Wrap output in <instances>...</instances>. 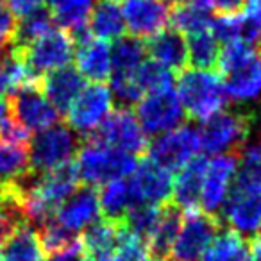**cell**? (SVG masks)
Wrapping results in <instances>:
<instances>
[{"label":"cell","instance_id":"obj_1","mask_svg":"<svg viewBox=\"0 0 261 261\" xmlns=\"http://www.w3.org/2000/svg\"><path fill=\"white\" fill-rule=\"evenodd\" d=\"M257 115L249 108L222 109L204 120L199 133L200 149L207 154L242 152L252 135Z\"/></svg>","mask_w":261,"mask_h":261},{"label":"cell","instance_id":"obj_2","mask_svg":"<svg viewBox=\"0 0 261 261\" xmlns=\"http://www.w3.org/2000/svg\"><path fill=\"white\" fill-rule=\"evenodd\" d=\"M77 175L86 186L100 188L113 179H125L138 167V158L123 150L113 149L93 136L83 138L77 150Z\"/></svg>","mask_w":261,"mask_h":261},{"label":"cell","instance_id":"obj_3","mask_svg":"<svg viewBox=\"0 0 261 261\" xmlns=\"http://www.w3.org/2000/svg\"><path fill=\"white\" fill-rule=\"evenodd\" d=\"M177 97L186 118L204 122L227 106V93L218 73L211 70L185 68L177 77Z\"/></svg>","mask_w":261,"mask_h":261},{"label":"cell","instance_id":"obj_4","mask_svg":"<svg viewBox=\"0 0 261 261\" xmlns=\"http://www.w3.org/2000/svg\"><path fill=\"white\" fill-rule=\"evenodd\" d=\"M83 138L66 123H56L29 140V165L34 174H47L73 160Z\"/></svg>","mask_w":261,"mask_h":261},{"label":"cell","instance_id":"obj_5","mask_svg":"<svg viewBox=\"0 0 261 261\" xmlns=\"http://www.w3.org/2000/svg\"><path fill=\"white\" fill-rule=\"evenodd\" d=\"M18 54L22 56L31 75L36 81H41V77H45L47 73L70 65L75 56V43L68 33L61 29H52L50 33L38 38Z\"/></svg>","mask_w":261,"mask_h":261},{"label":"cell","instance_id":"obj_6","mask_svg":"<svg viewBox=\"0 0 261 261\" xmlns=\"http://www.w3.org/2000/svg\"><path fill=\"white\" fill-rule=\"evenodd\" d=\"M135 116L147 136H160L174 130L186 118L174 88L143 95L135 106Z\"/></svg>","mask_w":261,"mask_h":261},{"label":"cell","instance_id":"obj_7","mask_svg":"<svg viewBox=\"0 0 261 261\" xmlns=\"http://www.w3.org/2000/svg\"><path fill=\"white\" fill-rule=\"evenodd\" d=\"M9 115L29 133H40L61 122L59 111L47 100L40 84H25L6 97Z\"/></svg>","mask_w":261,"mask_h":261},{"label":"cell","instance_id":"obj_8","mask_svg":"<svg viewBox=\"0 0 261 261\" xmlns=\"http://www.w3.org/2000/svg\"><path fill=\"white\" fill-rule=\"evenodd\" d=\"M224 224L218 217L207 215L204 211H188L182 217L177 240L172 247V259L174 261H200L215 240L222 231Z\"/></svg>","mask_w":261,"mask_h":261},{"label":"cell","instance_id":"obj_9","mask_svg":"<svg viewBox=\"0 0 261 261\" xmlns=\"http://www.w3.org/2000/svg\"><path fill=\"white\" fill-rule=\"evenodd\" d=\"M91 136L104 145L129 152L136 158L147 154L149 149V138L129 108L113 109Z\"/></svg>","mask_w":261,"mask_h":261},{"label":"cell","instance_id":"obj_10","mask_svg":"<svg viewBox=\"0 0 261 261\" xmlns=\"http://www.w3.org/2000/svg\"><path fill=\"white\" fill-rule=\"evenodd\" d=\"M200 152L199 133L192 125H179L149 143L147 158L168 172L181 170Z\"/></svg>","mask_w":261,"mask_h":261},{"label":"cell","instance_id":"obj_11","mask_svg":"<svg viewBox=\"0 0 261 261\" xmlns=\"http://www.w3.org/2000/svg\"><path fill=\"white\" fill-rule=\"evenodd\" d=\"M113 95L104 83H91L83 88L66 113L68 125L81 138H88L111 113Z\"/></svg>","mask_w":261,"mask_h":261},{"label":"cell","instance_id":"obj_12","mask_svg":"<svg viewBox=\"0 0 261 261\" xmlns=\"http://www.w3.org/2000/svg\"><path fill=\"white\" fill-rule=\"evenodd\" d=\"M127 182H129L133 202L165 206L172 199V188H174L172 172L165 170L149 158L138 161V167L130 174V179Z\"/></svg>","mask_w":261,"mask_h":261},{"label":"cell","instance_id":"obj_13","mask_svg":"<svg viewBox=\"0 0 261 261\" xmlns=\"http://www.w3.org/2000/svg\"><path fill=\"white\" fill-rule=\"evenodd\" d=\"M240 154L242 152L218 154L207 163L202 195H200V206H202L204 213L213 215V217L220 215L225 197L229 193V186H231L232 177L238 170Z\"/></svg>","mask_w":261,"mask_h":261},{"label":"cell","instance_id":"obj_14","mask_svg":"<svg viewBox=\"0 0 261 261\" xmlns=\"http://www.w3.org/2000/svg\"><path fill=\"white\" fill-rule=\"evenodd\" d=\"M122 13L125 29L140 40L156 36L170 18V8L163 0H123Z\"/></svg>","mask_w":261,"mask_h":261},{"label":"cell","instance_id":"obj_15","mask_svg":"<svg viewBox=\"0 0 261 261\" xmlns=\"http://www.w3.org/2000/svg\"><path fill=\"white\" fill-rule=\"evenodd\" d=\"M56 222L79 234L100 218L98 190L93 186H77V190L56 210Z\"/></svg>","mask_w":261,"mask_h":261},{"label":"cell","instance_id":"obj_16","mask_svg":"<svg viewBox=\"0 0 261 261\" xmlns=\"http://www.w3.org/2000/svg\"><path fill=\"white\" fill-rule=\"evenodd\" d=\"M40 88L47 100L59 111V115H66L77 95L83 91L84 77L75 66L68 65L41 77Z\"/></svg>","mask_w":261,"mask_h":261},{"label":"cell","instance_id":"obj_17","mask_svg":"<svg viewBox=\"0 0 261 261\" xmlns=\"http://www.w3.org/2000/svg\"><path fill=\"white\" fill-rule=\"evenodd\" d=\"M206 167H207L206 158L195 156L186 167H182L179 170L177 177L174 181V188H172L170 202L175 207H179L182 213L199 210Z\"/></svg>","mask_w":261,"mask_h":261},{"label":"cell","instance_id":"obj_18","mask_svg":"<svg viewBox=\"0 0 261 261\" xmlns=\"http://www.w3.org/2000/svg\"><path fill=\"white\" fill-rule=\"evenodd\" d=\"M222 77L227 98L243 106L257 100L261 97V52L257 50L242 66Z\"/></svg>","mask_w":261,"mask_h":261},{"label":"cell","instance_id":"obj_19","mask_svg":"<svg viewBox=\"0 0 261 261\" xmlns=\"http://www.w3.org/2000/svg\"><path fill=\"white\" fill-rule=\"evenodd\" d=\"M79 186V175H77L75 161L61 165L54 170L41 174L33 192L52 210H58Z\"/></svg>","mask_w":261,"mask_h":261},{"label":"cell","instance_id":"obj_20","mask_svg":"<svg viewBox=\"0 0 261 261\" xmlns=\"http://www.w3.org/2000/svg\"><path fill=\"white\" fill-rule=\"evenodd\" d=\"M77 70L91 83H104L111 75V47L108 41L88 36L75 43Z\"/></svg>","mask_w":261,"mask_h":261},{"label":"cell","instance_id":"obj_21","mask_svg":"<svg viewBox=\"0 0 261 261\" xmlns=\"http://www.w3.org/2000/svg\"><path fill=\"white\" fill-rule=\"evenodd\" d=\"M147 54L152 56V61L163 65L172 72H182L188 65V47L185 34L172 27H165L156 36L149 38Z\"/></svg>","mask_w":261,"mask_h":261},{"label":"cell","instance_id":"obj_22","mask_svg":"<svg viewBox=\"0 0 261 261\" xmlns=\"http://www.w3.org/2000/svg\"><path fill=\"white\" fill-rule=\"evenodd\" d=\"M88 31L102 41H116L122 38L125 22L120 0H97L88 20Z\"/></svg>","mask_w":261,"mask_h":261},{"label":"cell","instance_id":"obj_23","mask_svg":"<svg viewBox=\"0 0 261 261\" xmlns=\"http://www.w3.org/2000/svg\"><path fill=\"white\" fill-rule=\"evenodd\" d=\"M182 224V211L175 207L172 202L165 204L161 210V217L158 225L154 227L152 234L147 240V249H149L150 259H165L170 256L172 247L177 240L179 229Z\"/></svg>","mask_w":261,"mask_h":261},{"label":"cell","instance_id":"obj_24","mask_svg":"<svg viewBox=\"0 0 261 261\" xmlns=\"http://www.w3.org/2000/svg\"><path fill=\"white\" fill-rule=\"evenodd\" d=\"M0 261H47L38 231L22 224L0 245Z\"/></svg>","mask_w":261,"mask_h":261},{"label":"cell","instance_id":"obj_25","mask_svg":"<svg viewBox=\"0 0 261 261\" xmlns=\"http://www.w3.org/2000/svg\"><path fill=\"white\" fill-rule=\"evenodd\" d=\"M54 23L72 38L88 31L91 9L97 0H47Z\"/></svg>","mask_w":261,"mask_h":261},{"label":"cell","instance_id":"obj_26","mask_svg":"<svg viewBox=\"0 0 261 261\" xmlns=\"http://www.w3.org/2000/svg\"><path fill=\"white\" fill-rule=\"evenodd\" d=\"M118 242L120 224H113V222H108L104 218L84 229V234L81 236V245H83L86 261L113 256V252H116Z\"/></svg>","mask_w":261,"mask_h":261},{"label":"cell","instance_id":"obj_27","mask_svg":"<svg viewBox=\"0 0 261 261\" xmlns=\"http://www.w3.org/2000/svg\"><path fill=\"white\" fill-rule=\"evenodd\" d=\"M52 29H54V18H52L50 9L47 8L38 9V11L31 13V15L22 16L16 22L15 33H13L8 48L15 52H22L33 41H36L43 34L50 33Z\"/></svg>","mask_w":261,"mask_h":261},{"label":"cell","instance_id":"obj_28","mask_svg":"<svg viewBox=\"0 0 261 261\" xmlns=\"http://www.w3.org/2000/svg\"><path fill=\"white\" fill-rule=\"evenodd\" d=\"M98 202H100V215L104 220L120 224L123 215L133 204L129 182L125 179H113L98 188Z\"/></svg>","mask_w":261,"mask_h":261},{"label":"cell","instance_id":"obj_29","mask_svg":"<svg viewBox=\"0 0 261 261\" xmlns=\"http://www.w3.org/2000/svg\"><path fill=\"white\" fill-rule=\"evenodd\" d=\"M200 261H252V256L247 240L232 232L231 229L222 227Z\"/></svg>","mask_w":261,"mask_h":261},{"label":"cell","instance_id":"obj_30","mask_svg":"<svg viewBox=\"0 0 261 261\" xmlns=\"http://www.w3.org/2000/svg\"><path fill=\"white\" fill-rule=\"evenodd\" d=\"M147 43L136 36H122L111 47V72L135 73L145 63Z\"/></svg>","mask_w":261,"mask_h":261},{"label":"cell","instance_id":"obj_31","mask_svg":"<svg viewBox=\"0 0 261 261\" xmlns=\"http://www.w3.org/2000/svg\"><path fill=\"white\" fill-rule=\"evenodd\" d=\"M211 20H213L211 8H204V6L185 0V2L172 8L168 22L172 23V29L190 36V34L210 31Z\"/></svg>","mask_w":261,"mask_h":261},{"label":"cell","instance_id":"obj_32","mask_svg":"<svg viewBox=\"0 0 261 261\" xmlns=\"http://www.w3.org/2000/svg\"><path fill=\"white\" fill-rule=\"evenodd\" d=\"M31 170L27 145L0 140V185H11Z\"/></svg>","mask_w":261,"mask_h":261},{"label":"cell","instance_id":"obj_33","mask_svg":"<svg viewBox=\"0 0 261 261\" xmlns=\"http://www.w3.org/2000/svg\"><path fill=\"white\" fill-rule=\"evenodd\" d=\"M161 210H163V206H154V204L147 202H133L129 206V210L125 211V215H123L122 225L130 234H135L136 238L143 240L147 243L154 227L158 225Z\"/></svg>","mask_w":261,"mask_h":261},{"label":"cell","instance_id":"obj_34","mask_svg":"<svg viewBox=\"0 0 261 261\" xmlns=\"http://www.w3.org/2000/svg\"><path fill=\"white\" fill-rule=\"evenodd\" d=\"M188 47V63L197 70H213L218 65L220 43L213 38L210 31L190 34L186 40Z\"/></svg>","mask_w":261,"mask_h":261},{"label":"cell","instance_id":"obj_35","mask_svg":"<svg viewBox=\"0 0 261 261\" xmlns=\"http://www.w3.org/2000/svg\"><path fill=\"white\" fill-rule=\"evenodd\" d=\"M136 81H138L143 93H152V91H163L174 88L175 77L172 70L165 68L160 63L145 61L136 70Z\"/></svg>","mask_w":261,"mask_h":261},{"label":"cell","instance_id":"obj_36","mask_svg":"<svg viewBox=\"0 0 261 261\" xmlns=\"http://www.w3.org/2000/svg\"><path fill=\"white\" fill-rule=\"evenodd\" d=\"M38 236H40L45 257H50V256H54V254L63 252V250L68 249L70 245L79 242V238H81L77 232H72L70 229L63 227L59 222H56V218L52 222H48L45 227H41L40 231H38Z\"/></svg>","mask_w":261,"mask_h":261},{"label":"cell","instance_id":"obj_37","mask_svg":"<svg viewBox=\"0 0 261 261\" xmlns=\"http://www.w3.org/2000/svg\"><path fill=\"white\" fill-rule=\"evenodd\" d=\"M111 95L115 97L118 108H129L136 106L143 97V90L140 88L135 73H116L111 72Z\"/></svg>","mask_w":261,"mask_h":261},{"label":"cell","instance_id":"obj_38","mask_svg":"<svg viewBox=\"0 0 261 261\" xmlns=\"http://www.w3.org/2000/svg\"><path fill=\"white\" fill-rule=\"evenodd\" d=\"M116 257L120 261H152L143 240L130 234L120 222V242L116 247Z\"/></svg>","mask_w":261,"mask_h":261},{"label":"cell","instance_id":"obj_39","mask_svg":"<svg viewBox=\"0 0 261 261\" xmlns=\"http://www.w3.org/2000/svg\"><path fill=\"white\" fill-rule=\"evenodd\" d=\"M210 33L218 43L240 41L242 38V15H218L211 20Z\"/></svg>","mask_w":261,"mask_h":261},{"label":"cell","instance_id":"obj_40","mask_svg":"<svg viewBox=\"0 0 261 261\" xmlns=\"http://www.w3.org/2000/svg\"><path fill=\"white\" fill-rule=\"evenodd\" d=\"M22 224H27V222L23 220L18 213L8 210V207H4V206H0V245H2V243L9 238V234Z\"/></svg>","mask_w":261,"mask_h":261},{"label":"cell","instance_id":"obj_41","mask_svg":"<svg viewBox=\"0 0 261 261\" xmlns=\"http://www.w3.org/2000/svg\"><path fill=\"white\" fill-rule=\"evenodd\" d=\"M15 25H16V16L13 15L8 6H4L0 2V43L9 45L13 33H15Z\"/></svg>","mask_w":261,"mask_h":261},{"label":"cell","instance_id":"obj_42","mask_svg":"<svg viewBox=\"0 0 261 261\" xmlns=\"http://www.w3.org/2000/svg\"><path fill=\"white\" fill-rule=\"evenodd\" d=\"M45 2H47V0H9L8 8L11 9V13L15 16L22 18V16L31 15V13L41 9Z\"/></svg>","mask_w":261,"mask_h":261},{"label":"cell","instance_id":"obj_43","mask_svg":"<svg viewBox=\"0 0 261 261\" xmlns=\"http://www.w3.org/2000/svg\"><path fill=\"white\" fill-rule=\"evenodd\" d=\"M210 4L218 15H238L245 6V0H210Z\"/></svg>","mask_w":261,"mask_h":261},{"label":"cell","instance_id":"obj_44","mask_svg":"<svg viewBox=\"0 0 261 261\" xmlns=\"http://www.w3.org/2000/svg\"><path fill=\"white\" fill-rule=\"evenodd\" d=\"M242 16L250 25L261 29V0H245Z\"/></svg>","mask_w":261,"mask_h":261},{"label":"cell","instance_id":"obj_45","mask_svg":"<svg viewBox=\"0 0 261 261\" xmlns=\"http://www.w3.org/2000/svg\"><path fill=\"white\" fill-rule=\"evenodd\" d=\"M11 90H13L11 79H9L4 59H2V54H0V100H4V97H8V95L11 93Z\"/></svg>","mask_w":261,"mask_h":261},{"label":"cell","instance_id":"obj_46","mask_svg":"<svg viewBox=\"0 0 261 261\" xmlns=\"http://www.w3.org/2000/svg\"><path fill=\"white\" fill-rule=\"evenodd\" d=\"M249 249H250L252 261H261V240L257 238L249 240Z\"/></svg>","mask_w":261,"mask_h":261},{"label":"cell","instance_id":"obj_47","mask_svg":"<svg viewBox=\"0 0 261 261\" xmlns=\"http://www.w3.org/2000/svg\"><path fill=\"white\" fill-rule=\"evenodd\" d=\"M9 113L8 109V100H0V122H2V118H4L6 115Z\"/></svg>","mask_w":261,"mask_h":261},{"label":"cell","instance_id":"obj_48","mask_svg":"<svg viewBox=\"0 0 261 261\" xmlns=\"http://www.w3.org/2000/svg\"><path fill=\"white\" fill-rule=\"evenodd\" d=\"M163 2L168 6V8H170V6H172V8H174V6L181 4V2H185V0H163Z\"/></svg>","mask_w":261,"mask_h":261},{"label":"cell","instance_id":"obj_49","mask_svg":"<svg viewBox=\"0 0 261 261\" xmlns=\"http://www.w3.org/2000/svg\"><path fill=\"white\" fill-rule=\"evenodd\" d=\"M93 261H120L116 256H106V257H98V259H93Z\"/></svg>","mask_w":261,"mask_h":261},{"label":"cell","instance_id":"obj_50","mask_svg":"<svg viewBox=\"0 0 261 261\" xmlns=\"http://www.w3.org/2000/svg\"><path fill=\"white\" fill-rule=\"evenodd\" d=\"M256 149H257V154H259V158H261V140H259V143L256 145Z\"/></svg>","mask_w":261,"mask_h":261},{"label":"cell","instance_id":"obj_51","mask_svg":"<svg viewBox=\"0 0 261 261\" xmlns=\"http://www.w3.org/2000/svg\"><path fill=\"white\" fill-rule=\"evenodd\" d=\"M152 261H174V259H170V257H165V259H152Z\"/></svg>","mask_w":261,"mask_h":261},{"label":"cell","instance_id":"obj_52","mask_svg":"<svg viewBox=\"0 0 261 261\" xmlns=\"http://www.w3.org/2000/svg\"><path fill=\"white\" fill-rule=\"evenodd\" d=\"M257 240H261V227H259V238H257Z\"/></svg>","mask_w":261,"mask_h":261},{"label":"cell","instance_id":"obj_53","mask_svg":"<svg viewBox=\"0 0 261 261\" xmlns=\"http://www.w3.org/2000/svg\"><path fill=\"white\" fill-rule=\"evenodd\" d=\"M0 2H4V0H0Z\"/></svg>","mask_w":261,"mask_h":261}]
</instances>
